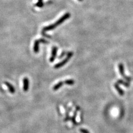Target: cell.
I'll return each mask as SVG.
<instances>
[{
    "label": "cell",
    "mask_w": 133,
    "mask_h": 133,
    "mask_svg": "<svg viewBox=\"0 0 133 133\" xmlns=\"http://www.w3.org/2000/svg\"><path fill=\"white\" fill-rule=\"evenodd\" d=\"M70 17V13H65L64 15L62 16V17H61L60 19L58 20V21L54 23V24H52L51 25H49L48 26L45 27L44 28H43L42 30V32H46L48 31H50L52 30H53V29L56 28V27H57L58 25H61L62 23H63L64 22L65 20L68 19Z\"/></svg>",
    "instance_id": "obj_1"
},
{
    "label": "cell",
    "mask_w": 133,
    "mask_h": 133,
    "mask_svg": "<svg viewBox=\"0 0 133 133\" xmlns=\"http://www.w3.org/2000/svg\"><path fill=\"white\" fill-rule=\"evenodd\" d=\"M73 53L72 52H68L67 54V57L65 58V59L63 60V61L61 62L56 64L54 65V68L58 69V68H61V67H63V65H64L65 64L68 62V61L70 59L71 57L73 56Z\"/></svg>",
    "instance_id": "obj_2"
},
{
    "label": "cell",
    "mask_w": 133,
    "mask_h": 133,
    "mask_svg": "<svg viewBox=\"0 0 133 133\" xmlns=\"http://www.w3.org/2000/svg\"><path fill=\"white\" fill-rule=\"evenodd\" d=\"M118 68H119V73H120L121 76H123V77L124 78V79L127 81V82H130L131 79L130 77L129 76H126V74H125V72H124V65L122 63H119L118 64Z\"/></svg>",
    "instance_id": "obj_3"
},
{
    "label": "cell",
    "mask_w": 133,
    "mask_h": 133,
    "mask_svg": "<svg viewBox=\"0 0 133 133\" xmlns=\"http://www.w3.org/2000/svg\"><path fill=\"white\" fill-rule=\"evenodd\" d=\"M57 51H58V48L57 47H52V55H51V57L50 59L51 62H53L55 60L56 55H57Z\"/></svg>",
    "instance_id": "obj_4"
},
{
    "label": "cell",
    "mask_w": 133,
    "mask_h": 133,
    "mask_svg": "<svg viewBox=\"0 0 133 133\" xmlns=\"http://www.w3.org/2000/svg\"><path fill=\"white\" fill-rule=\"evenodd\" d=\"M79 109H80V107H78V106H76V110H74L73 115L72 117L71 118V121H72V122L74 125H76V124H77V123H76V114H77V113L78 112V110H79Z\"/></svg>",
    "instance_id": "obj_5"
},
{
    "label": "cell",
    "mask_w": 133,
    "mask_h": 133,
    "mask_svg": "<svg viewBox=\"0 0 133 133\" xmlns=\"http://www.w3.org/2000/svg\"><path fill=\"white\" fill-rule=\"evenodd\" d=\"M23 90L24 92H27L29 88V81L27 78H24L23 79Z\"/></svg>",
    "instance_id": "obj_6"
},
{
    "label": "cell",
    "mask_w": 133,
    "mask_h": 133,
    "mask_svg": "<svg viewBox=\"0 0 133 133\" xmlns=\"http://www.w3.org/2000/svg\"><path fill=\"white\" fill-rule=\"evenodd\" d=\"M5 84L7 87V88H8V90L11 93L14 94V93H15V89H14V87L9 82H5Z\"/></svg>",
    "instance_id": "obj_7"
},
{
    "label": "cell",
    "mask_w": 133,
    "mask_h": 133,
    "mask_svg": "<svg viewBox=\"0 0 133 133\" xmlns=\"http://www.w3.org/2000/svg\"><path fill=\"white\" fill-rule=\"evenodd\" d=\"M114 86L116 90H117V92H118V93H119V95H124V91L120 88V87H119V84L117 83H114Z\"/></svg>",
    "instance_id": "obj_8"
},
{
    "label": "cell",
    "mask_w": 133,
    "mask_h": 133,
    "mask_svg": "<svg viewBox=\"0 0 133 133\" xmlns=\"http://www.w3.org/2000/svg\"><path fill=\"white\" fill-rule=\"evenodd\" d=\"M64 82H62V81H60L58 82V83L55 84V85L53 87V90L54 91H56L59 89L60 88H61V87H62L63 85H64Z\"/></svg>",
    "instance_id": "obj_9"
},
{
    "label": "cell",
    "mask_w": 133,
    "mask_h": 133,
    "mask_svg": "<svg viewBox=\"0 0 133 133\" xmlns=\"http://www.w3.org/2000/svg\"><path fill=\"white\" fill-rule=\"evenodd\" d=\"M39 39L36 40L35 41H34V46H33V50L34 52L36 53L38 52V51H39Z\"/></svg>",
    "instance_id": "obj_10"
},
{
    "label": "cell",
    "mask_w": 133,
    "mask_h": 133,
    "mask_svg": "<svg viewBox=\"0 0 133 133\" xmlns=\"http://www.w3.org/2000/svg\"><path fill=\"white\" fill-rule=\"evenodd\" d=\"M116 83L119 84H122L123 85H124V86L126 87H130V84H129L128 82H127L124 81L123 79H118L117 81V82Z\"/></svg>",
    "instance_id": "obj_11"
},
{
    "label": "cell",
    "mask_w": 133,
    "mask_h": 133,
    "mask_svg": "<svg viewBox=\"0 0 133 133\" xmlns=\"http://www.w3.org/2000/svg\"><path fill=\"white\" fill-rule=\"evenodd\" d=\"M75 83L73 79H67L64 81V83L65 84L68 85H73Z\"/></svg>",
    "instance_id": "obj_12"
},
{
    "label": "cell",
    "mask_w": 133,
    "mask_h": 133,
    "mask_svg": "<svg viewBox=\"0 0 133 133\" xmlns=\"http://www.w3.org/2000/svg\"><path fill=\"white\" fill-rule=\"evenodd\" d=\"M70 108L69 109V110L67 111V112L66 113V115H65V118L64 119V121H67L70 119V115H69V113H70Z\"/></svg>",
    "instance_id": "obj_13"
},
{
    "label": "cell",
    "mask_w": 133,
    "mask_h": 133,
    "mask_svg": "<svg viewBox=\"0 0 133 133\" xmlns=\"http://www.w3.org/2000/svg\"><path fill=\"white\" fill-rule=\"evenodd\" d=\"M36 6L38 7H42L44 6V3H43L42 1H38L36 4Z\"/></svg>",
    "instance_id": "obj_14"
},
{
    "label": "cell",
    "mask_w": 133,
    "mask_h": 133,
    "mask_svg": "<svg viewBox=\"0 0 133 133\" xmlns=\"http://www.w3.org/2000/svg\"><path fill=\"white\" fill-rule=\"evenodd\" d=\"M79 130L82 133H90L88 130H87V129H85L81 128V129H80Z\"/></svg>",
    "instance_id": "obj_15"
},
{
    "label": "cell",
    "mask_w": 133,
    "mask_h": 133,
    "mask_svg": "<svg viewBox=\"0 0 133 133\" xmlns=\"http://www.w3.org/2000/svg\"><path fill=\"white\" fill-rule=\"evenodd\" d=\"M39 42L40 43H48V42L47 41V40H45L44 39H43V38H41V39H39Z\"/></svg>",
    "instance_id": "obj_16"
},
{
    "label": "cell",
    "mask_w": 133,
    "mask_h": 133,
    "mask_svg": "<svg viewBox=\"0 0 133 133\" xmlns=\"http://www.w3.org/2000/svg\"><path fill=\"white\" fill-rule=\"evenodd\" d=\"M65 52H63L62 53L61 55L59 56V59H61L64 56H65Z\"/></svg>",
    "instance_id": "obj_17"
},
{
    "label": "cell",
    "mask_w": 133,
    "mask_h": 133,
    "mask_svg": "<svg viewBox=\"0 0 133 133\" xmlns=\"http://www.w3.org/2000/svg\"><path fill=\"white\" fill-rule=\"evenodd\" d=\"M42 34H43V36H45V37H47V38H51V36H48V35H47V34H46L45 33V32H44V33L42 32Z\"/></svg>",
    "instance_id": "obj_18"
},
{
    "label": "cell",
    "mask_w": 133,
    "mask_h": 133,
    "mask_svg": "<svg viewBox=\"0 0 133 133\" xmlns=\"http://www.w3.org/2000/svg\"><path fill=\"white\" fill-rule=\"evenodd\" d=\"M78 1H80V2H82L83 1V0H78Z\"/></svg>",
    "instance_id": "obj_19"
},
{
    "label": "cell",
    "mask_w": 133,
    "mask_h": 133,
    "mask_svg": "<svg viewBox=\"0 0 133 133\" xmlns=\"http://www.w3.org/2000/svg\"><path fill=\"white\" fill-rule=\"evenodd\" d=\"M38 1H42V0H38Z\"/></svg>",
    "instance_id": "obj_20"
}]
</instances>
